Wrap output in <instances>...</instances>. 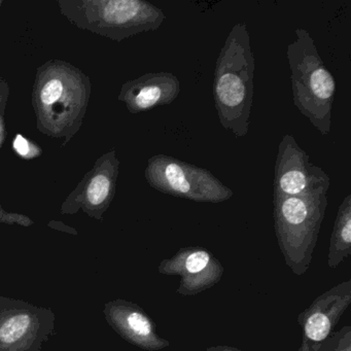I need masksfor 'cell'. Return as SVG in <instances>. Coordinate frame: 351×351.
<instances>
[{"label": "cell", "instance_id": "20", "mask_svg": "<svg viewBox=\"0 0 351 351\" xmlns=\"http://www.w3.org/2000/svg\"><path fill=\"white\" fill-rule=\"evenodd\" d=\"M3 5V0H0V9H1V5Z\"/></svg>", "mask_w": 351, "mask_h": 351}, {"label": "cell", "instance_id": "1", "mask_svg": "<svg viewBox=\"0 0 351 351\" xmlns=\"http://www.w3.org/2000/svg\"><path fill=\"white\" fill-rule=\"evenodd\" d=\"M91 95V80L79 67L60 59L47 61L36 69L32 88L36 128L65 147L81 130Z\"/></svg>", "mask_w": 351, "mask_h": 351}, {"label": "cell", "instance_id": "15", "mask_svg": "<svg viewBox=\"0 0 351 351\" xmlns=\"http://www.w3.org/2000/svg\"><path fill=\"white\" fill-rule=\"evenodd\" d=\"M211 256L205 250H194L189 252L184 262V268L190 274H198L202 272L210 264Z\"/></svg>", "mask_w": 351, "mask_h": 351}, {"label": "cell", "instance_id": "13", "mask_svg": "<svg viewBox=\"0 0 351 351\" xmlns=\"http://www.w3.org/2000/svg\"><path fill=\"white\" fill-rule=\"evenodd\" d=\"M351 248V195H347L339 207L330 238L328 265L336 267L350 254Z\"/></svg>", "mask_w": 351, "mask_h": 351}, {"label": "cell", "instance_id": "5", "mask_svg": "<svg viewBox=\"0 0 351 351\" xmlns=\"http://www.w3.org/2000/svg\"><path fill=\"white\" fill-rule=\"evenodd\" d=\"M147 184L158 192L201 203H221L234 196L213 172L165 154L147 160Z\"/></svg>", "mask_w": 351, "mask_h": 351}, {"label": "cell", "instance_id": "10", "mask_svg": "<svg viewBox=\"0 0 351 351\" xmlns=\"http://www.w3.org/2000/svg\"><path fill=\"white\" fill-rule=\"evenodd\" d=\"M180 93V83L173 73H149L123 84L118 100L137 114L171 104Z\"/></svg>", "mask_w": 351, "mask_h": 351}, {"label": "cell", "instance_id": "21", "mask_svg": "<svg viewBox=\"0 0 351 351\" xmlns=\"http://www.w3.org/2000/svg\"><path fill=\"white\" fill-rule=\"evenodd\" d=\"M0 223H3V221H1V217H0Z\"/></svg>", "mask_w": 351, "mask_h": 351}, {"label": "cell", "instance_id": "17", "mask_svg": "<svg viewBox=\"0 0 351 351\" xmlns=\"http://www.w3.org/2000/svg\"><path fill=\"white\" fill-rule=\"evenodd\" d=\"M10 94H11V91H10L9 83L0 75V117H5Z\"/></svg>", "mask_w": 351, "mask_h": 351}, {"label": "cell", "instance_id": "11", "mask_svg": "<svg viewBox=\"0 0 351 351\" xmlns=\"http://www.w3.org/2000/svg\"><path fill=\"white\" fill-rule=\"evenodd\" d=\"M106 322L125 340L141 348L166 346L155 332V324L138 306L124 300L108 302L104 308Z\"/></svg>", "mask_w": 351, "mask_h": 351}, {"label": "cell", "instance_id": "6", "mask_svg": "<svg viewBox=\"0 0 351 351\" xmlns=\"http://www.w3.org/2000/svg\"><path fill=\"white\" fill-rule=\"evenodd\" d=\"M273 205L275 231L283 252H311L326 215L328 194L273 195Z\"/></svg>", "mask_w": 351, "mask_h": 351}, {"label": "cell", "instance_id": "14", "mask_svg": "<svg viewBox=\"0 0 351 351\" xmlns=\"http://www.w3.org/2000/svg\"><path fill=\"white\" fill-rule=\"evenodd\" d=\"M12 147H13L14 152L24 160L36 159L43 155V149L40 145H36L34 141H30L29 138L20 133L14 137Z\"/></svg>", "mask_w": 351, "mask_h": 351}, {"label": "cell", "instance_id": "19", "mask_svg": "<svg viewBox=\"0 0 351 351\" xmlns=\"http://www.w3.org/2000/svg\"><path fill=\"white\" fill-rule=\"evenodd\" d=\"M225 351H239L238 349H231V348H226Z\"/></svg>", "mask_w": 351, "mask_h": 351}, {"label": "cell", "instance_id": "9", "mask_svg": "<svg viewBox=\"0 0 351 351\" xmlns=\"http://www.w3.org/2000/svg\"><path fill=\"white\" fill-rule=\"evenodd\" d=\"M330 186L328 174L310 162L309 156L298 145L295 137L283 135L275 162L273 195L328 194Z\"/></svg>", "mask_w": 351, "mask_h": 351}, {"label": "cell", "instance_id": "18", "mask_svg": "<svg viewBox=\"0 0 351 351\" xmlns=\"http://www.w3.org/2000/svg\"><path fill=\"white\" fill-rule=\"evenodd\" d=\"M5 137H7V124H5V117H0V151L3 149Z\"/></svg>", "mask_w": 351, "mask_h": 351}, {"label": "cell", "instance_id": "8", "mask_svg": "<svg viewBox=\"0 0 351 351\" xmlns=\"http://www.w3.org/2000/svg\"><path fill=\"white\" fill-rule=\"evenodd\" d=\"M120 165L114 147L98 157L93 167L65 198L61 215H75L82 210L91 219L102 221L116 196Z\"/></svg>", "mask_w": 351, "mask_h": 351}, {"label": "cell", "instance_id": "12", "mask_svg": "<svg viewBox=\"0 0 351 351\" xmlns=\"http://www.w3.org/2000/svg\"><path fill=\"white\" fill-rule=\"evenodd\" d=\"M350 303V289L335 295V289L316 300L304 316L303 346L299 351H318L345 308Z\"/></svg>", "mask_w": 351, "mask_h": 351}, {"label": "cell", "instance_id": "2", "mask_svg": "<svg viewBox=\"0 0 351 351\" xmlns=\"http://www.w3.org/2000/svg\"><path fill=\"white\" fill-rule=\"evenodd\" d=\"M254 67L247 25L235 24L215 63L213 93L219 124L236 137L250 130Z\"/></svg>", "mask_w": 351, "mask_h": 351}, {"label": "cell", "instance_id": "3", "mask_svg": "<svg viewBox=\"0 0 351 351\" xmlns=\"http://www.w3.org/2000/svg\"><path fill=\"white\" fill-rule=\"evenodd\" d=\"M295 40L287 46L293 104L318 132L328 135L332 127V110L336 81L318 54L309 32L297 29Z\"/></svg>", "mask_w": 351, "mask_h": 351}, {"label": "cell", "instance_id": "16", "mask_svg": "<svg viewBox=\"0 0 351 351\" xmlns=\"http://www.w3.org/2000/svg\"><path fill=\"white\" fill-rule=\"evenodd\" d=\"M0 217L3 223L8 225H19L22 227H30L34 225V221L26 215L20 213H8L0 204Z\"/></svg>", "mask_w": 351, "mask_h": 351}, {"label": "cell", "instance_id": "4", "mask_svg": "<svg viewBox=\"0 0 351 351\" xmlns=\"http://www.w3.org/2000/svg\"><path fill=\"white\" fill-rule=\"evenodd\" d=\"M58 7L75 27L117 43L156 32L166 18L161 9L143 0H59Z\"/></svg>", "mask_w": 351, "mask_h": 351}, {"label": "cell", "instance_id": "7", "mask_svg": "<svg viewBox=\"0 0 351 351\" xmlns=\"http://www.w3.org/2000/svg\"><path fill=\"white\" fill-rule=\"evenodd\" d=\"M55 320L50 308L0 295V351H43Z\"/></svg>", "mask_w": 351, "mask_h": 351}]
</instances>
